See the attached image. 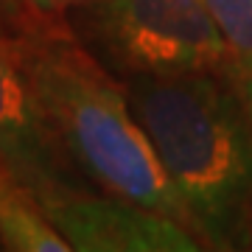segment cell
<instances>
[{
	"label": "cell",
	"mask_w": 252,
	"mask_h": 252,
	"mask_svg": "<svg viewBox=\"0 0 252 252\" xmlns=\"http://www.w3.org/2000/svg\"><path fill=\"white\" fill-rule=\"evenodd\" d=\"M3 6H6V3L0 0V23H6V17H3Z\"/></svg>",
	"instance_id": "10"
},
{
	"label": "cell",
	"mask_w": 252,
	"mask_h": 252,
	"mask_svg": "<svg viewBox=\"0 0 252 252\" xmlns=\"http://www.w3.org/2000/svg\"><path fill=\"white\" fill-rule=\"evenodd\" d=\"M233 79V76H230ZM235 84H238V90L244 93V101H247V107H250V115H252V76H238V79H233Z\"/></svg>",
	"instance_id": "9"
},
{
	"label": "cell",
	"mask_w": 252,
	"mask_h": 252,
	"mask_svg": "<svg viewBox=\"0 0 252 252\" xmlns=\"http://www.w3.org/2000/svg\"><path fill=\"white\" fill-rule=\"evenodd\" d=\"M36 205L76 252H202L180 219L107 193L62 190Z\"/></svg>",
	"instance_id": "5"
},
{
	"label": "cell",
	"mask_w": 252,
	"mask_h": 252,
	"mask_svg": "<svg viewBox=\"0 0 252 252\" xmlns=\"http://www.w3.org/2000/svg\"><path fill=\"white\" fill-rule=\"evenodd\" d=\"M36 17H54V14H64V11H79L87 9L98 0H23Z\"/></svg>",
	"instance_id": "8"
},
{
	"label": "cell",
	"mask_w": 252,
	"mask_h": 252,
	"mask_svg": "<svg viewBox=\"0 0 252 252\" xmlns=\"http://www.w3.org/2000/svg\"><path fill=\"white\" fill-rule=\"evenodd\" d=\"M104 64L129 76H230V51L205 0H98L76 11Z\"/></svg>",
	"instance_id": "3"
},
{
	"label": "cell",
	"mask_w": 252,
	"mask_h": 252,
	"mask_svg": "<svg viewBox=\"0 0 252 252\" xmlns=\"http://www.w3.org/2000/svg\"><path fill=\"white\" fill-rule=\"evenodd\" d=\"M230 51V76H252V0H205Z\"/></svg>",
	"instance_id": "7"
},
{
	"label": "cell",
	"mask_w": 252,
	"mask_h": 252,
	"mask_svg": "<svg viewBox=\"0 0 252 252\" xmlns=\"http://www.w3.org/2000/svg\"><path fill=\"white\" fill-rule=\"evenodd\" d=\"M132 112L160 157L185 224L216 252L252 244V115L230 76H129Z\"/></svg>",
	"instance_id": "1"
},
{
	"label": "cell",
	"mask_w": 252,
	"mask_h": 252,
	"mask_svg": "<svg viewBox=\"0 0 252 252\" xmlns=\"http://www.w3.org/2000/svg\"><path fill=\"white\" fill-rule=\"evenodd\" d=\"M0 235L11 252H76L73 244L39 210L31 193L20 188L0 165Z\"/></svg>",
	"instance_id": "6"
},
{
	"label": "cell",
	"mask_w": 252,
	"mask_h": 252,
	"mask_svg": "<svg viewBox=\"0 0 252 252\" xmlns=\"http://www.w3.org/2000/svg\"><path fill=\"white\" fill-rule=\"evenodd\" d=\"M244 252H252V244H250V247H247V250H244Z\"/></svg>",
	"instance_id": "11"
},
{
	"label": "cell",
	"mask_w": 252,
	"mask_h": 252,
	"mask_svg": "<svg viewBox=\"0 0 252 252\" xmlns=\"http://www.w3.org/2000/svg\"><path fill=\"white\" fill-rule=\"evenodd\" d=\"M0 165L39 202L62 190H84L56 146L28 73V26L0 23Z\"/></svg>",
	"instance_id": "4"
},
{
	"label": "cell",
	"mask_w": 252,
	"mask_h": 252,
	"mask_svg": "<svg viewBox=\"0 0 252 252\" xmlns=\"http://www.w3.org/2000/svg\"><path fill=\"white\" fill-rule=\"evenodd\" d=\"M28 73L48 129L76 174L107 196L185 224L165 168L132 112L126 81L73 34L42 23L28 26Z\"/></svg>",
	"instance_id": "2"
}]
</instances>
